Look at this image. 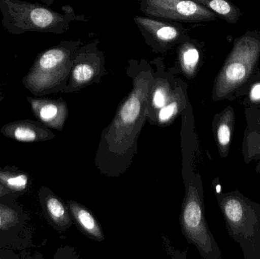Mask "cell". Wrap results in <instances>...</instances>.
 <instances>
[{"instance_id": "obj_1", "label": "cell", "mask_w": 260, "mask_h": 259, "mask_svg": "<svg viewBox=\"0 0 260 259\" xmlns=\"http://www.w3.org/2000/svg\"><path fill=\"white\" fill-rule=\"evenodd\" d=\"M154 82L148 71L138 75L131 92L120 103L111 124L102 132L95 158L102 174L116 177L129 169L147 120L148 97Z\"/></svg>"}, {"instance_id": "obj_2", "label": "cell", "mask_w": 260, "mask_h": 259, "mask_svg": "<svg viewBox=\"0 0 260 259\" xmlns=\"http://www.w3.org/2000/svg\"><path fill=\"white\" fill-rule=\"evenodd\" d=\"M260 55V41L252 36H244L235 41L229 55L217 77L214 88L215 99L226 97L250 78Z\"/></svg>"}, {"instance_id": "obj_3", "label": "cell", "mask_w": 260, "mask_h": 259, "mask_svg": "<svg viewBox=\"0 0 260 259\" xmlns=\"http://www.w3.org/2000/svg\"><path fill=\"white\" fill-rule=\"evenodd\" d=\"M180 221L188 243L195 245L203 256L212 258L215 254L213 239L205 218L200 191L192 182L186 187Z\"/></svg>"}, {"instance_id": "obj_4", "label": "cell", "mask_w": 260, "mask_h": 259, "mask_svg": "<svg viewBox=\"0 0 260 259\" xmlns=\"http://www.w3.org/2000/svg\"><path fill=\"white\" fill-rule=\"evenodd\" d=\"M141 9L148 16L173 21H214L218 15L193 0H142Z\"/></svg>"}, {"instance_id": "obj_5", "label": "cell", "mask_w": 260, "mask_h": 259, "mask_svg": "<svg viewBox=\"0 0 260 259\" xmlns=\"http://www.w3.org/2000/svg\"><path fill=\"white\" fill-rule=\"evenodd\" d=\"M1 132L7 137L21 142H39L53 139L54 134L48 127L31 120H19L5 125Z\"/></svg>"}, {"instance_id": "obj_6", "label": "cell", "mask_w": 260, "mask_h": 259, "mask_svg": "<svg viewBox=\"0 0 260 259\" xmlns=\"http://www.w3.org/2000/svg\"><path fill=\"white\" fill-rule=\"evenodd\" d=\"M32 111L40 123L47 127L62 131L69 115L63 100H29Z\"/></svg>"}, {"instance_id": "obj_7", "label": "cell", "mask_w": 260, "mask_h": 259, "mask_svg": "<svg viewBox=\"0 0 260 259\" xmlns=\"http://www.w3.org/2000/svg\"><path fill=\"white\" fill-rule=\"evenodd\" d=\"M67 206L73 220L85 235L96 241H104L105 237L102 226L86 207L75 201H68Z\"/></svg>"}, {"instance_id": "obj_8", "label": "cell", "mask_w": 260, "mask_h": 259, "mask_svg": "<svg viewBox=\"0 0 260 259\" xmlns=\"http://www.w3.org/2000/svg\"><path fill=\"white\" fill-rule=\"evenodd\" d=\"M41 200L47 217L56 229L65 231L73 225V217L70 211L52 192L44 193Z\"/></svg>"}, {"instance_id": "obj_9", "label": "cell", "mask_w": 260, "mask_h": 259, "mask_svg": "<svg viewBox=\"0 0 260 259\" xmlns=\"http://www.w3.org/2000/svg\"><path fill=\"white\" fill-rule=\"evenodd\" d=\"M134 21L139 27L146 31L159 44H172L180 36L178 29L167 23L142 16L135 17Z\"/></svg>"}, {"instance_id": "obj_10", "label": "cell", "mask_w": 260, "mask_h": 259, "mask_svg": "<svg viewBox=\"0 0 260 259\" xmlns=\"http://www.w3.org/2000/svg\"><path fill=\"white\" fill-rule=\"evenodd\" d=\"M186 103V95L183 88L181 87H175L173 90L169 101L157 111L151 120V124L158 126H168L172 124L177 116L184 109Z\"/></svg>"}, {"instance_id": "obj_11", "label": "cell", "mask_w": 260, "mask_h": 259, "mask_svg": "<svg viewBox=\"0 0 260 259\" xmlns=\"http://www.w3.org/2000/svg\"><path fill=\"white\" fill-rule=\"evenodd\" d=\"M173 90L171 84L166 79H157L154 80L148 97L147 120L150 123L157 111L169 101Z\"/></svg>"}, {"instance_id": "obj_12", "label": "cell", "mask_w": 260, "mask_h": 259, "mask_svg": "<svg viewBox=\"0 0 260 259\" xmlns=\"http://www.w3.org/2000/svg\"><path fill=\"white\" fill-rule=\"evenodd\" d=\"M178 59L183 74L193 77L200 62V53L197 47L191 44H185L179 49Z\"/></svg>"}, {"instance_id": "obj_13", "label": "cell", "mask_w": 260, "mask_h": 259, "mask_svg": "<svg viewBox=\"0 0 260 259\" xmlns=\"http://www.w3.org/2000/svg\"><path fill=\"white\" fill-rule=\"evenodd\" d=\"M193 1L210 9L217 15L222 17L229 22L235 23L239 20V10L228 0H193Z\"/></svg>"}, {"instance_id": "obj_14", "label": "cell", "mask_w": 260, "mask_h": 259, "mask_svg": "<svg viewBox=\"0 0 260 259\" xmlns=\"http://www.w3.org/2000/svg\"><path fill=\"white\" fill-rule=\"evenodd\" d=\"M70 58V54L64 49H52L46 52L41 56L39 66L44 71H53L62 68Z\"/></svg>"}, {"instance_id": "obj_15", "label": "cell", "mask_w": 260, "mask_h": 259, "mask_svg": "<svg viewBox=\"0 0 260 259\" xmlns=\"http://www.w3.org/2000/svg\"><path fill=\"white\" fill-rule=\"evenodd\" d=\"M226 218L232 225L240 228L245 221L246 210L242 201L238 199H229L222 204Z\"/></svg>"}, {"instance_id": "obj_16", "label": "cell", "mask_w": 260, "mask_h": 259, "mask_svg": "<svg viewBox=\"0 0 260 259\" xmlns=\"http://www.w3.org/2000/svg\"><path fill=\"white\" fill-rule=\"evenodd\" d=\"M28 176L25 173L0 170V182L10 192H23L29 186Z\"/></svg>"}, {"instance_id": "obj_17", "label": "cell", "mask_w": 260, "mask_h": 259, "mask_svg": "<svg viewBox=\"0 0 260 259\" xmlns=\"http://www.w3.org/2000/svg\"><path fill=\"white\" fill-rule=\"evenodd\" d=\"M96 70L94 65L88 62H80L73 68L72 84L73 88H80L89 84L94 79Z\"/></svg>"}, {"instance_id": "obj_18", "label": "cell", "mask_w": 260, "mask_h": 259, "mask_svg": "<svg viewBox=\"0 0 260 259\" xmlns=\"http://www.w3.org/2000/svg\"><path fill=\"white\" fill-rule=\"evenodd\" d=\"M20 222V215L16 210L0 204V231L12 229Z\"/></svg>"}, {"instance_id": "obj_19", "label": "cell", "mask_w": 260, "mask_h": 259, "mask_svg": "<svg viewBox=\"0 0 260 259\" xmlns=\"http://www.w3.org/2000/svg\"><path fill=\"white\" fill-rule=\"evenodd\" d=\"M30 18L35 25L40 27H47L59 21L57 15L43 8L34 9L30 14Z\"/></svg>"}, {"instance_id": "obj_20", "label": "cell", "mask_w": 260, "mask_h": 259, "mask_svg": "<svg viewBox=\"0 0 260 259\" xmlns=\"http://www.w3.org/2000/svg\"><path fill=\"white\" fill-rule=\"evenodd\" d=\"M216 135L220 147L222 149H225L230 144L231 137H232L230 123L227 120L224 119L218 123L217 126Z\"/></svg>"}, {"instance_id": "obj_21", "label": "cell", "mask_w": 260, "mask_h": 259, "mask_svg": "<svg viewBox=\"0 0 260 259\" xmlns=\"http://www.w3.org/2000/svg\"><path fill=\"white\" fill-rule=\"evenodd\" d=\"M250 98L253 102L260 103V82L255 84L252 87L250 92Z\"/></svg>"}, {"instance_id": "obj_22", "label": "cell", "mask_w": 260, "mask_h": 259, "mask_svg": "<svg viewBox=\"0 0 260 259\" xmlns=\"http://www.w3.org/2000/svg\"><path fill=\"white\" fill-rule=\"evenodd\" d=\"M6 192L10 191H9V190H7V189H6V187H5L0 182V198H1L2 196L6 193Z\"/></svg>"}, {"instance_id": "obj_23", "label": "cell", "mask_w": 260, "mask_h": 259, "mask_svg": "<svg viewBox=\"0 0 260 259\" xmlns=\"http://www.w3.org/2000/svg\"><path fill=\"white\" fill-rule=\"evenodd\" d=\"M217 193H221V186L218 185L216 187Z\"/></svg>"}]
</instances>
